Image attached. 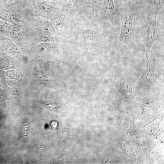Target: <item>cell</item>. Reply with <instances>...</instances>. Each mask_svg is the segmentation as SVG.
I'll return each instance as SVG.
<instances>
[{
	"mask_svg": "<svg viewBox=\"0 0 164 164\" xmlns=\"http://www.w3.org/2000/svg\"><path fill=\"white\" fill-rule=\"evenodd\" d=\"M19 32V30L17 28H14L11 32V35L13 37L17 36Z\"/></svg>",
	"mask_w": 164,
	"mask_h": 164,
	"instance_id": "cell-12",
	"label": "cell"
},
{
	"mask_svg": "<svg viewBox=\"0 0 164 164\" xmlns=\"http://www.w3.org/2000/svg\"><path fill=\"white\" fill-rule=\"evenodd\" d=\"M142 11L146 13H159L164 6V0H138Z\"/></svg>",
	"mask_w": 164,
	"mask_h": 164,
	"instance_id": "cell-10",
	"label": "cell"
},
{
	"mask_svg": "<svg viewBox=\"0 0 164 164\" xmlns=\"http://www.w3.org/2000/svg\"><path fill=\"white\" fill-rule=\"evenodd\" d=\"M87 0H58V8L73 20L75 14L87 6Z\"/></svg>",
	"mask_w": 164,
	"mask_h": 164,
	"instance_id": "cell-8",
	"label": "cell"
},
{
	"mask_svg": "<svg viewBox=\"0 0 164 164\" xmlns=\"http://www.w3.org/2000/svg\"><path fill=\"white\" fill-rule=\"evenodd\" d=\"M157 47L155 44L149 53L146 55V67L142 76L136 83L135 90H150L158 78V74L155 67Z\"/></svg>",
	"mask_w": 164,
	"mask_h": 164,
	"instance_id": "cell-4",
	"label": "cell"
},
{
	"mask_svg": "<svg viewBox=\"0 0 164 164\" xmlns=\"http://www.w3.org/2000/svg\"><path fill=\"white\" fill-rule=\"evenodd\" d=\"M70 54L86 62H102L111 58L112 56L108 38L104 41L86 46L72 45Z\"/></svg>",
	"mask_w": 164,
	"mask_h": 164,
	"instance_id": "cell-3",
	"label": "cell"
},
{
	"mask_svg": "<svg viewBox=\"0 0 164 164\" xmlns=\"http://www.w3.org/2000/svg\"><path fill=\"white\" fill-rule=\"evenodd\" d=\"M104 0H87V7L94 16L99 18L102 9Z\"/></svg>",
	"mask_w": 164,
	"mask_h": 164,
	"instance_id": "cell-11",
	"label": "cell"
},
{
	"mask_svg": "<svg viewBox=\"0 0 164 164\" xmlns=\"http://www.w3.org/2000/svg\"><path fill=\"white\" fill-rule=\"evenodd\" d=\"M114 1L121 19V29L117 51L121 53L133 45L138 35L137 16L142 10L138 0H114Z\"/></svg>",
	"mask_w": 164,
	"mask_h": 164,
	"instance_id": "cell-2",
	"label": "cell"
},
{
	"mask_svg": "<svg viewBox=\"0 0 164 164\" xmlns=\"http://www.w3.org/2000/svg\"><path fill=\"white\" fill-rule=\"evenodd\" d=\"M73 23V37L68 43L84 46L104 41L108 38L99 18L87 6L76 12Z\"/></svg>",
	"mask_w": 164,
	"mask_h": 164,
	"instance_id": "cell-1",
	"label": "cell"
},
{
	"mask_svg": "<svg viewBox=\"0 0 164 164\" xmlns=\"http://www.w3.org/2000/svg\"><path fill=\"white\" fill-rule=\"evenodd\" d=\"M113 90L125 97H132L135 96V87L129 81L121 78H118L113 80Z\"/></svg>",
	"mask_w": 164,
	"mask_h": 164,
	"instance_id": "cell-9",
	"label": "cell"
},
{
	"mask_svg": "<svg viewBox=\"0 0 164 164\" xmlns=\"http://www.w3.org/2000/svg\"><path fill=\"white\" fill-rule=\"evenodd\" d=\"M117 13L114 0H104L99 19L107 35H108L109 31L112 27L114 17Z\"/></svg>",
	"mask_w": 164,
	"mask_h": 164,
	"instance_id": "cell-7",
	"label": "cell"
},
{
	"mask_svg": "<svg viewBox=\"0 0 164 164\" xmlns=\"http://www.w3.org/2000/svg\"><path fill=\"white\" fill-rule=\"evenodd\" d=\"M51 21L60 42H70L73 35V20L63 12L58 11L53 16Z\"/></svg>",
	"mask_w": 164,
	"mask_h": 164,
	"instance_id": "cell-5",
	"label": "cell"
},
{
	"mask_svg": "<svg viewBox=\"0 0 164 164\" xmlns=\"http://www.w3.org/2000/svg\"><path fill=\"white\" fill-rule=\"evenodd\" d=\"M158 12L146 13L147 19L145 24L138 31V34L144 39L148 55L155 43L157 34L156 20Z\"/></svg>",
	"mask_w": 164,
	"mask_h": 164,
	"instance_id": "cell-6",
	"label": "cell"
}]
</instances>
